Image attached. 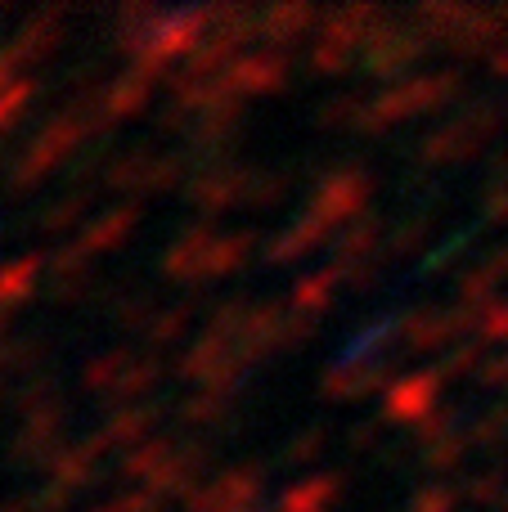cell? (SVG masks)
<instances>
[{"label":"cell","instance_id":"13","mask_svg":"<svg viewBox=\"0 0 508 512\" xmlns=\"http://www.w3.org/2000/svg\"><path fill=\"white\" fill-rule=\"evenodd\" d=\"M36 270H41V256H36V252H27V256H18V261L0 265V310L18 306V301L32 292Z\"/></svg>","mask_w":508,"mask_h":512},{"label":"cell","instance_id":"23","mask_svg":"<svg viewBox=\"0 0 508 512\" xmlns=\"http://www.w3.org/2000/svg\"><path fill=\"white\" fill-rule=\"evenodd\" d=\"M329 283H333V270H320V274H302L293 283V306L302 315H315V310L329 301Z\"/></svg>","mask_w":508,"mask_h":512},{"label":"cell","instance_id":"36","mask_svg":"<svg viewBox=\"0 0 508 512\" xmlns=\"http://www.w3.org/2000/svg\"><path fill=\"white\" fill-rule=\"evenodd\" d=\"M306 63H311V72H315V68H320V72H338V68H342V54L333 50V45H315Z\"/></svg>","mask_w":508,"mask_h":512},{"label":"cell","instance_id":"19","mask_svg":"<svg viewBox=\"0 0 508 512\" xmlns=\"http://www.w3.org/2000/svg\"><path fill=\"white\" fill-rule=\"evenodd\" d=\"M45 351H50V342L41 333L9 337V342H0V369H32V364L45 360Z\"/></svg>","mask_w":508,"mask_h":512},{"label":"cell","instance_id":"3","mask_svg":"<svg viewBox=\"0 0 508 512\" xmlns=\"http://www.w3.org/2000/svg\"><path fill=\"white\" fill-rule=\"evenodd\" d=\"M59 9H36V14H27V23L18 27L14 45H9V54H14L18 63H41L45 54L54 50V45L63 41V27H59Z\"/></svg>","mask_w":508,"mask_h":512},{"label":"cell","instance_id":"20","mask_svg":"<svg viewBox=\"0 0 508 512\" xmlns=\"http://www.w3.org/2000/svg\"><path fill=\"white\" fill-rule=\"evenodd\" d=\"M248 310H252V301L248 297H230V301H221V306L207 315V333L212 337H221V342H230L234 333H243V324H248Z\"/></svg>","mask_w":508,"mask_h":512},{"label":"cell","instance_id":"4","mask_svg":"<svg viewBox=\"0 0 508 512\" xmlns=\"http://www.w3.org/2000/svg\"><path fill=\"white\" fill-rule=\"evenodd\" d=\"M261 477H266L261 463H234V468H225L212 486L221 490V499L230 512H252V504L261 499Z\"/></svg>","mask_w":508,"mask_h":512},{"label":"cell","instance_id":"26","mask_svg":"<svg viewBox=\"0 0 508 512\" xmlns=\"http://www.w3.org/2000/svg\"><path fill=\"white\" fill-rule=\"evenodd\" d=\"M158 315H162V310H158V301H153V292H135L131 301H122V306L113 310L117 328H144V333H149V324Z\"/></svg>","mask_w":508,"mask_h":512},{"label":"cell","instance_id":"29","mask_svg":"<svg viewBox=\"0 0 508 512\" xmlns=\"http://www.w3.org/2000/svg\"><path fill=\"white\" fill-rule=\"evenodd\" d=\"M90 207V194H72V198H59V203H50L41 212V230H50V234H59V230H68L72 221H77L81 212Z\"/></svg>","mask_w":508,"mask_h":512},{"label":"cell","instance_id":"5","mask_svg":"<svg viewBox=\"0 0 508 512\" xmlns=\"http://www.w3.org/2000/svg\"><path fill=\"white\" fill-rule=\"evenodd\" d=\"M153 423H158V409H153V405H126V409H117V414L108 418L99 432H104L108 445H126V450H135V445L149 441V427Z\"/></svg>","mask_w":508,"mask_h":512},{"label":"cell","instance_id":"16","mask_svg":"<svg viewBox=\"0 0 508 512\" xmlns=\"http://www.w3.org/2000/svg\"><path fill=\"white\" fill-rule=\"evenodd\" d=\"M95 477V454L86 450V445H63L59 454H54L50 463V481H59V486H86V481Z\"/></svg>","mask_w":508,"mask_h":512},{"label":"cell","instance_id":"35","mask_svg":"<svg viewBox=\"0 0 508 512\" xmlns=\"http://www.w3.org/2000/svg\"><path fill=\"white\" fill-rule=\"evenodd\" d=\"M68 499H72V490L59 486V481H50V486L36 495V512H68Z\"/></svg>","mask_w":508,"mask_h":512},{"label":"cell","instance_id":"31","mask_svg":"<svg viewBox=\"0 0 508 512\" xmlns=\"http://www.w3.org/2000/svg\"><path fill=\"white\" fill-rule=\"evenodd\" d=\"M32 90H36V81H27V77H14L5 90H0V131H5V126L18 117V108L32 99Z\"/></svg>","mask_w":508,"mask_h":512},{"label":"cell","instance_id":"18","mask_svg":"<svg viewBox=\"0 0 508 512\" xmlns=\"http://www.w3.org/2000/svg\"><path fill=\"white\" fill-rule=\"evenodd\" d=\"M131 369V351H104V355H95V360L81 369V382H86L90 391H113L117 387V378Z\"/></svg>","mask_w":508,"mask_h":512},{"label":"cell","instance_id":"34","mask_svg":"<svg viewBox=\"0 0 508 512\" xmlns=\"http://www.w3.org/2000/svg\"><path fill=\"white\" fill-rule=\"evenodd\" d=\"M176 459L198 477V472H203L207 463H212V441H203V436H189L185 445H176Z\"/></svg>","mask_w":508,"mask_h":512},{"label":"cell","instance_id":"39","mask_svg":"<svg viewBox=\"0 0 508 512\" xmlns=\"http://www.w3.org/2000/svg\"><path fill=\"white\" fill-rule=\"evenodd\" d=\"M14 54H9V50H0V90H5L9 86V81H14V77H9V72H14Z\"/></svg>","mask_w":508,"mask_h":512},{"label":"cell","instance_id":"21","mask_svg":"<svg viewBox=\"0 0 508 512\" xmlns=\"http://www.w3.org/2000/svg\"><path fill=\"white\" fill-rule=\"evenodd\" d=\"M153 158H158L153 149H131V153H122V158H117L113 167L104 171V180H108L113 189H131V185H140L144 171L153 167Z\"/></svg>","mask_w":508,"mask_h":512},{"label":"cell","instance_id":"33","mask_svg":"<svg viewBox=\"0 0 508 512\" xmlns=\"http://www.w3.org/2000/svg\"><path fill=\"white\" fill-rule=\"evenodd\" d=\"M50 274H54V279H81V274H90L86 270V252H81L77 243L59 248V252L50 256Z\"/></svg>","mask_w":508,"mask_h":512},{"label":"cell","instance_id":"2","mask_svg":"<svg viewBox=\"0 0 508 512\" xmlns=\"http://www.w3.org/2000/svg\"><path fill=\"white\" fill-rule=\"evenodd\" d=\"M225 77H230V86L239 90V95H257V90H279L288 77V59L275 50L266 54H239V59L225 68Z\"/></svg>","mask_w":508,"mask_h":512},{"label":"cell","instance_id":"12","mask_svg":"<svg viewBox=\"0 0 508 512\" xmlns=\"http://www.w3.org/2000/svg\"><path fill=\"white\" fill-rule=\"evenodd\" d=\"M356 203H360V185H351V176L324 180L320 194H315V203H311V216H320V221L329 225V221H342Z\"/></svg>","mask_w":508,"mask_h":512},{"label":"cell","instance_id":"17","mask_svg":"<svg viewBox=\"0 0 508 512\" xmlns=\"http://www.w3.org/2000/svg\"><path fill=\"white\" fill-rule=\"evenodd\" d=\"M149 86L153 81H144V77H135V72H122V77L108 86V117H131V113H140L144 104H149Z\"/></svg>","mask_w":508,"mask_h":512},{"label":"cell","instance_id":"32","mask_svg":"<svg viewBox=\"0 0 508 512\" xmlns=\"http://www.w3.org/2000/svg\"><path fill=\"white\" fill-rule=\"evenodd\" d=\"M320 445H324V427H306V432L284 450V463L288 468H302V463H311L315 454H320Z\"/></svg>","mask_w":508,"mask_h":512},{"label":"cell","instance_id":"38","mask_svg":"<svg viewBox=\"0 0 508 512\" xmlns=\"http://www.w3.org/2000/svg\"><path fill=\"white\" fill-rule=\"evenodd\" d=\"M347 108H351L347 99H329V104H324V113H320V122H329V126L342 122V117H347Z\"/></svg>","mask_w":508,"mask_h":512},{"label":"cell","instance_id":"7","mask_svg":"<svg viewBox=\"0 0 508 512\" xmlns=\"http://www.w3.org/2000/svg\"><path fill=\"white\" fill-rule=\"evenodd\" d=\"M306 27H315V9H306V5H275L261 14V36H266L270 45L302 41Z\"/></svg>","mask_w":508,"mask_h":512},{"label":"cell","instance_id":"6","mask_svg":"<svg viewBox=\"0 0 508 512\" xmlns=\"http://www.w3.org/2000/svg\"><path fill=\"white\" fill-rule=\"evenodd\" d=\"M225 360H230V355H225V342H221V337L203 333L194 346H185V351H180V360H176V378H185V382H194V378H198V382H207Z\"/></svg>","mask_w":508,"mask_h":512},{"label":"cell","instance_id":"14","mask_svg":"<svg viewBox=\"0 0 508 512\" xmlns=\"http://www.w3.org/2000/svg\"><path fill=\"white\" fill-rule=\"evenodd\" d=\"M252 243H257V234H252V230H243V234H225V239H216L212 248H207L203 279H216V274H230L234 265H243V256H248Z\"/></svg>","mask_w":508,"mask_h":512},{"label":"cell","instance_id":"27","mask_svg":"<svg viewBox=\"0 0 508 512\" xmlns=\"http://www.w3.org/2000/svg\"><path fill=\"white\" fill-rule=\"evenodd\" d=\"M225 418V396H212V391H198V396H189L185 405H180V423L189 427H212Z\"/></svg>","mask_w":508,"mask_h":512},{"label":"cell","instance_id":"42","mask_svg":"<svg viewBox=\"0 0 508 512\" xmlns=\"http://www.w3.org/2000/svg\"><path fill=\"white\" fill-rule=\"evenodd\" d=\"M252 512H261V508H252Z\"/></svg>","mask_w":508,"mask_h":512},{"label":"cell","instance_id":"22","mask_svg":"<svg viewBox=\"0 0 508 512\" xmlns=\"http://www.w3.org/2000/svg\"><path fill=\"white\" fill-rule=\"evenodd\" d=\"M54 391H59V378H54V373H36V378H27L23 387L14 391V405L32 418V414H41V409L54 405Z\"/></svg>","mask_w":508,"mask_h":512},{"label":"cell","instance_id":"11","mask_svg":"<svg viewBox=\"0 0 508 512\" xmlns=\"http://www.w3.org/2000/svg\"><path fill=\"white\" fill-rule=\"evenodd\" d=\"M171 459H176V445H171V436H149L144 445H135V450L122 454V477L149 481L153 472H158L162 463H171Z\"/></svg>","mask_w":508,"mask_h":512},{"label":"cell","instance_id":"28","mask_svg":"<svg viewBox=\"0 0 508 512\" xmlns=\"http://www.w3.org/2000/svg\"><path fill=\"white\" fill-rule=\"evenodd\" d=\"M189 315H194V306H189V301H180V306L162 310V315L149 324V333H144V337H149V346H167V342H176V337L185 333Z\"/></svg>","mask_w":508,"mask_h":512},{"label":"cell","instance_id":"24","mask_svg":"<svg viewBox=\"0 0 508 512\" xmlns=\"http://www.w3.org/2000/svg\"><path fill=\"white\" fill-rule=\"evenodd\" d=\"M180 176H185V153H158V158H153V167L144 171L140 189H144V194H162V189H171Z\"/></svg>","mask_w":508,"mask_h":512},{"label":"cell","instance_id":"37","mask_svg":"<svg viewBox=\"0 0 508 512\" xmlns=\"http://www.w3.org/2000/svg\"><path fill=\"white\" fill-rule=\"evenodd\" d=\"M99 162H104V149H90L86 158H77V162H72V167H68V180H77V185H81V180H86L90 171L99 167Z\"/></svg>","mask_w":508,"mask_h":512},{"label":"cell","instance_id":"40","mask_svg":"<svg viewBox=\"0 0 508 512\" xmlns=\"http://www.w3.org/2000/svg\"><path fill=\"white\" fill-rule=\"evenodd\" d=\"M90 512H122V508H117V504H95Z\"/></svg>","mask_w":508,"mask_h":512},{"label":"cell","instance_id":"9","mask_svg":"<svg viewBox=\"0 0 508 512\" xmlns=\"http://www.w3.org/2000/svg\"><path fill=\"white\" fill-rule=\"evenodd\" d=\"M324 230H329V225H324L320 216L306 212L293 230L275 234V239L266 243V256H270V261H293V256H302V252H315V243L324 239Z\"/></svg>","mask_w":508,"mask_h":512},{"label":"cell","instance_id":"41","mask_svg":"<svg viewBox=\"0 0 508 512\" xmlns=\"http://www.w3.org/2000/svg\"><path fill=\"white\" fill-rule=\"evenodd\" d=\"M5 328H9V310H0V337H5Z\"/></svg>","mask_w":508,"mask_h":512},{"label":"cell","instance_id":"8","mask_svg":"<svg viewBox=\"0 0 508 512\" xmlns=\"http://www.w3.org/2000/svg\"><path fill=\"white\" fill-rule=\"evenodd\" d=\"M333 490H338V477H333V472H324V477H306V481H297V486L279 490L275 512H320L333 499Z\"/></svg>","mask_w":508,"mask_h":512},{"label":"cell","instance_id":"15","mask_svg":"<svg viewBox=\"0 0 508 512\" xmlns=\"http://www.w3.org/2000/svg\"><path fill=\"white\" fill-rule=\"evenodd\" d=\"M158 378H162V360L158 355H140V360H131V369L117 378V387L108 391V400H113V405H126V400L144 396Z\"/></svg>","mask_w":508,"mask_h":512},{"label":"cell","instance_id":"10","mask_svg":"<svg viewBox=\"0 0 508 512\" xmlns=\"http://www.w3.org/2000/svg\"><path fill=\"white\" fill-rule=\"evenodd\" d=\"M140 221V207L135 203H126V207H117V212H108V216H99V221H90L86 230H81V239H77V248L81 252H95V248H113L117 239H122L131 225Z\"/></svg>","mask_w":508,"mask_h":512},{"label":"cell","instance_id":"25","mask_svg":"<svg viewBox=\"0 0 508 512\" xmlns=\"http://www.w3.org/2000/svg\"><path fill=\"white\" fill-rule=\"evenodd\" d=\"M284 194H288V171H261L248 189V207L252 212H270V207H279Z\"/></svg>","mask_w":508,"mask_h":512},{"label":"cell","instance_id":"30","mask_svg":"<svg viewBox=\"0 0 508 512\" xmlns=\"http://www.w3.org/2000/svg\"><path fill=\"white\" fill-rule=\"evenodd\" d=\"M311 337H315V315H302V310H297V315L284 319V328H279L275 346H279V351H302Z\"/></svg>","mask_w":508,"mask_h":512},{"label":"cell","instance_id":"1","mask_svg":"<svg viewBox=\"0 0 508 512\" xmlns=\"http://www.w3.org/2000/svg\"><path fill=\"white\" fill-rule=\"evenodd\" d=\"M257 180V171L234 167V162H221V167H207L194 176V185L185 189V198L198 207V216L216 221L221 212H230L234 203H248V189Z\"/></svg>","mask_w":508,"mask_h":512}]
</instances>
